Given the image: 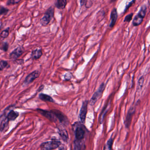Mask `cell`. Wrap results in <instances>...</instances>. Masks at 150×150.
I'll use <instances>...</instances> for the list:
<instances>
[{
	"mask_svg": "<svg viewBox=\"0 0 150 150\" xmlns=\"http://www.w3.org/2000/svg\"><path fill=\"white\" fill-rule=\"evenodd\" d=\"M73 130L76 140L80 141L84 139L86 134L85 127L80 122H76L73 125Z\"/></svg>",
	"mask_w": 150,
	"mask_h": 150,
	"instance_id": "1",
	"label": "cell"
},
{
	"mask_svg": "<svg viewBox=\"0 0 150 150\" xmlns=\"http://www.w3.org/2000/svg\"><path fill=\"white\" fill-rule=\"evenodd\" d=\"M146 7L145 5L142 6L137 15L135 16L133 21L132 25L134 26H138L143 22L144 18L146 16Z\"/></svg>",
	"mask_w": 150,
	"mask_h": 150,
	"instance_id": "2",
	"label": "cell"
},
{
	"mask_svg": "<svg viewBox=\"0 0 150 150\" xmlns=\"http://www.w3.org/2000/svg\"><path fill=\"white\" fill-rule=\"evenodd\" d=\"M61 144V142L56 139L47 141L41 144L40 148L42 150H53L57 149Z\"/></svg>",
	"mask_w": 150,
	"mask_h": 150,
	"instance_id": "3",
	"label": "cell"
},
{
	"mask_svg": "<svg viewBox=\"0 0 150 150\" xmlns=\"http://www.w3.org/2000/svg\"><path fill=\"white\" fill-rule=\"evenodd\" d=\"M54 8L52 7H50L47 10L40 20V23L42 26L45 27L50 23L54 16Z\"/></svg>",
	"mask_w": 150,
	"mask_h": 150,
	"instance_id": "4",
	"label": "cell"
},
{
	"mask_svg": "<svg viewBox=\"0 0 150 150\" xmlns=\"http://www.w3.org/2000/svg\"><path fill=\"white\" fill-rule=\"evenodd\" d=\"M105 88V84L102 83L100 85L97 91L93 94L92 98L89 101V104L91 106H93L98 100L100 99L102 96L103 91Z\"/></svg>",
	"mask_w": 150,
	"mask_h": 150,
	"instance_id": "5",
	"label": "cell"
},
{
	"mask_svg": "<svg viewBox=\"0 0 150 150\" xmlns=\"http://www.w3.org/2000/svg\"><path fill=\"white\" fill-rule=\"evenodd\" d=\"M88 100H86L83 102L81 108L79 113V119L80 122L83 124L85 122L86 116L87 107L88 105Z\"/></svg>",
	"mask_w": 150,
	"mask_h": 150,
	"instance_id": "6",
	"label": "cell"
},
{
	"mask_svg": "<svg viewBox=\"0 0 150 150\" xmlns=\"http://www.w3.org/2000/svg\"><path fill=\"white\" fill-rule=\"evenodd\" d=\"M37 110L38 113L51 122H56L57 121V118L52 111H47L41 109H37Z\"/></svg>",
	"mask_w": 150,
	"mask_h": 150,
	"instance_id": "7",
	"label": "cell"
},
{
	"mask_svg": "<svg viewBox=\"0 0 150 150\" xmlns=\"http://www.w3.org/2000/svg\"><path fill=\"white\" fill-rule=\"evenodd\" d=\"M24 49L23 46H19L9 54V57L14 60H17L24 53Z\"/></svg>",
	"mask_w": 150,
	"mask_h": 150,
	"instance_id": "8",
	"label": "cell"
},
{
	"mask_svg": "<svg viewBox=\"0 0 150 150\" xmlns=\"http://www.w3.org/2000/svg\"><path fill=\"white\" fill-rule=\"evenodd\" d=\"M40 75V72L38 71H35L30 73L25 78L24 83L26 85H29L33 82L36 79H38Z\"/></svg>",
	"mask_w": 150,
	"mask_h": 150,
	"instance_id": "9",
	"label": "cell"
},
{
	"mask_svg": "<svg viewBox=\"0 0 150 150\" xmlns=\"http://www.w3.org/2000/svg\"><path fill=\"white\" fill-rule=\"evenodd\" d=\"M58 133L64 142H67L69 136L68 132L63 125H59L57 127Z\"/></svg>",
	"mask_w": 150,
	"mask_h": 150,
	"instance_id": "10",
	"label": "cell"
},
{
	"mask_svg": "<svg viewBox=\"0 0 150 150\" xmlns=\"http://www.w3.org/2000/svg\"><path fill=\"white\" fill-rule=\"evenodd\" d=\"M135 109L133 107L130 108L128 110V113L125 121V125L127 129H128L130 126L132 116L135 113Z\"/></svg>",
	"mask_w": 150,
	"mask_h": 150,
	"instance_id": "11",
	"label": "cell"
},
{
	"mask_svg": "<svg viewBox=\"0 0 150 150\" xmlns=\"http://www.w3.org/2000/svg\"><path fill=\"white\" fill-rule=\"evenodd\" d=\"M117 13L116 8H113V10L110 13V23L109 26L110 28H112L114 27L116 24L117 19Z\"/></svg>",
	"mask_w": 150,
	"mask_h": 150,
	"instance_id": "12",
	"label": "cell"
},
{
	"mask_svg": "<svg viewBox=\"0 0 150 150\" xmlns=\"http://www.w3.org/2000/svg\"><path fill=\"white\" fill-rule=\"evenodd\" d=\"M51 111L56 116V117L62 123L64 124L67 122V119L62 112L57 110H53Z\"/></svg>",
	"mask_w": 150,
	"mask_h": 150,
	"instance_id": "13",
	"label": "cell"
},
{
	"mask_svg": "<svg viewBox=\"0 0 150 150\" xmlns=\"http://www.w3.org/2000/svg\"><path fill=\"white\" fill-rule=\"evenodd\" d=\"M42 49H36L33 50L31 52V57L34 60L39 59L42 56Z\"/></svg>",
	"mask_w": 150,
	"mask_h": 150,
	"instance_id": "14",
	"label": "cell"
},
{
	"mask_svg": "<svg viewBox=\"0 0 150 150\" xmlns=\"http://www.w3.org/2000/svg\"><path fill=\"white\" fill-rule=\"evenodd\" d=\"M9 120L8 119L7 116H6L5 115H2L1 117V123H0V126H1V132L4 131L5 129H6L8 124Z\"/></svg>",
	"mask_w": 150,
	"mask_h": 150,
	"instance_id": "15",
	"label": "cell"
},
{
	"mask_svg": "<svg viewBox=\"0 0 150 150\" xmlns=\"http://www.w3.org/2000/svg\"><path fill=\"white\" fill-rule=\"evenodd\" d=\"M19 115V114L18 112L11 110L8 112L6 116L9 121H13L17 118Z\"/></svg>",
	"mask_w": 150,
	"mask_h": 150,
	"instance_id": "16",
	"label": "cell"
},
{
	"mask_svg": "<svg viewBox=\"0 0 150 150\" xmlns=\"http://www.w3.org/2000/svg\"><path fill=\"white\" fill-rule=\"evenodd\" d=\"M67 5L66 0H58L55 3V6L59 9H64Z\"/></svg>",
	"mask_w": 150,
	"mask_h": 150,
	"instance_id": "17",
	"label": "cell"
},
{
	"mask_svg": "<svg viewBox=\"0 0 150 150\" xmlns=\"http://www.w3.org/2000/svg\"><path fill=\"white\" fill-rule=\"evenodd\" d=\"M39 98L42 100L44 101L50 102H53V99L50 96L44 93H40L39 95Z\"/></svg>",
	"mask_w": 150,
	"mask_h": 150,
	"instance_id": "18",
	"label": "cell"
},
{
	"mask_svg": "<svg viewBox=\"0 0 150 150\" xmlns=\"http://www.w3.org/2000/svg\"><path fill=\"white\" fill-rule=\"evenodd\" d=\"M114 139L112 137H110L107 141L106 144L103 147V150H111L112 148V145L113 144Z\"/></svg>",
	"mask_w": 150,
	"mask_h": 150,
	"instance_id": "19",
	"label": "cell"
},
{
	"mask_svg": "<svg viewBox=\"0 0 150 150\" xmlns=\"http://www.w3.org/2000/svg\"><path fill=\"white\" fill-rule=\"evenodd\" d=\"M8 64L7 61L6 60H1L0 62V70L2 71L5 68H7Z\"/></svg>",
	"mask_w": 150,
	"mask_h": 150,
	"instance_id": "20",
	"label": "cell"
},
{
	"mask_svg": "<svg viewBox=\"0 0 150 150\" xmlns=\"http://www.w3.org/2000/svg\"><path fill=\"white\" fill-rule=\"evenodd\" d=\"M9 35V30H8V29H7L5 30L2 31L1 33V38H7L8 37Z\"/></svg>",
	"mask_w": 150,
	"mask_h": 150,
	"instance_id": "21",
	"label": "cell"
},
{
	"mask_svg": "<svg viewBox=\"0 0 150 150\" xmlns=\"http://www.w3.org/2000/svg\"><path fill=\"white\" fill-rule=\"evenodd\" d=\"M8 47H9V45H8V43L7 42H4L1 45V50L6 52L8 50Z\"/></svg>",
	"mask_w": 150,
	"mask_h": 150,
	"instance_id": "22",
	"label": "cell"
},
{
	"mask_svg": "<svg viewBox=\"0 0 150 150\" xmlns=\"http://www.w3.org/2000/svg\"><path fill=\"white\" fill-rule=\"evenodd\" d=\"M9 12V9L6 8L5 7L1 6L0 8V14L1 15H6Z\"/></svg>",
	"mask_w": 150,
	"mask_h": 150,
	"instance_id": "23",
	"label": "cell"
},
{
	"mask_svg": "<svg viewBox=\"0 0 150 150\" xmlns=\"http://www.w3.org/2000/svg\"><path fill=\"white\" fill-rule=\"evenodd\" d=\"M133 16V13H130L129 14L126 16H125V18L124 20V22H129L131 21H132V20Z\"/></svg>",
	"mask_w": 150,
	"mask_h": 150,
	"instance_id": "24",
	"label": "cell"
},
{
	"mask_svg": "<svg viewBox=\"0 0 150 150\" xmlns=\"http://www.w3.org/2000/svg\"><path fill=\"white\" fill-rule=\"evenodd\" d=\"M144 81V77H141L139 79L138 81V88H139V89H141L142 88V87L143 86Z\"/></svg>",
	"mask_w": 150,
	"mask_h": 150,
	"instance_id": "25",
	"label": "cell"
},
{
	"mask_svg": "<svg viewBox=\"0 0 150 150\" xmlns=\"http://www.w3.org/2000/svg\"><path fill=\"white\" fill-rule=\"evenodd\" d=\"M21 2L20 0H9L7 2L6 5L7 6L15 5V4H18L19 2Z\"/></svg>",
	"mask_w": 150,
	"mask_h": 150,
	"instance_id": "26",
	"label": "cell"
},
{
	"mask_svg": "<svg viewBox=\"0 0 150 150\" xmlns=\"http://www.w3.org/2000/svg\"><path fill=\"white\" fill-rule=\"evenodd\" d=\"M92 5H93V2L92 1H86L85 2V6L86 7V8H89L92 6Z\"/></svg>",
	"mask_w": 150,
	"mask_h": 150,
	"instance_id": "27",
	"label": "cell"
},
{
	"mask_svg": "<svg viewBox=\"0 0 150 150\" xmlns=\"http://www.w3.org/2000/svg\"><path fill=\"white\" fill-rule=\"evenodd\" d=\"M72 78V74L70 73H67L64 75V79L65 80L69 81Z\"/></svg>",
	"mask_w": 150,
	"mask_h": 150,
	"instance_id": "28",
	"label": "cell"
},
{
	"mask_svg": "<svg viewBox=\"0 0 150 150\" xmlns=\"http://www.w3.org/2000/svg\"><path fill=\"white\" fill-rule=\"evenodd\" d=\"M79 143L77 140H75L74 142V150H79Z\"/></svg>",
	"mask_w": 150,
	"mask_h": 150,
	"instance_id": "29",
	"label": "cell"
},
{
	"mask_svg": "<svg viewBox=\"0 0 150 150\" xmlns=\"http://www.w3.org/2000/svg\"><path fill=\"white\" fill-rule=\"evenodd\" d=\"M135 1H131L129 3V5H128V6H127L126 7V8H125V10H127L128 8H129L131 6H132V4H133V3L134 2H135Z\"/></svg>",
	"mask_w": 150,
	"mask_h": 150,
	"instance_id": "30",
	"label": "cell"
},
{
	"mask_svg": "<svg viewBox=\"0 0 150 150\" xmlns=\"http://www.w3.org/2000/svg\"><path fill=\"white\" fill-rule=\"evenodd\" d=\"M44 87V86H43V85L41 86L39 88V91H41V90H42V89H43Z\"/></svg>",
	"mask_w": 150,
	"mask_h": 150,
	"instance_id": "31",
	"label": "cell"
},
{
	"mask_svg": "<svg viewBox=\"0 0 150 150\" xmlns=\"http://www.w3.org/2000/svg\"><path fill=\"white\" fill-rule=\"evenodd\" d=\"M59 150H65L64 147H61L59 148Z\"/></svg>",
	"mask_w": 150,
	"mask_h": 150,
	"instance_id": "32",
	"label": "cell"
}]
</instances>
